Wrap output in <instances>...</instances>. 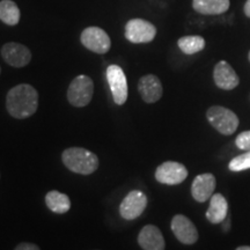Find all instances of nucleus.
I'll list each match as a JSON object with an SVG mask.
<instances>
[{
    "label": "nucleus",
    "instance_id": "1",
    "mask_svg": "<svg viewBox=\"0 0 250 250\" xmlns=\"http://www.w3.org/2000/svg\"><path fill=\"white\" fill-rule=\"evenodd\" d=\"M6 108L8 114L17 120L33 116L39 108V93L28 83L15 86L6 96Z\"/></svg>",
    "mask_w": 250,
    "mask_h": 250
},
{
    "label": "nucleus",
    "instance_id": "2",
    "mask_svg": "<svg viewBox=\"0 0 250 250\" xmlns=\"http://www.w3.org/2000/svg\"><path fill=\"white\" fill-rule=\"evenodd\" d=\"M62 160L67 169L80 175L93 174L100 165L98 155L83 147L66 148L62 152Z\"/></svg>",
    "mask_w": 250,
    "mask_h": 250
},
{
    "label": "nucleus",
    "instance_id": "3",
    "mask_svg": "<svg viewBox=\"0 0 250 250\" xmlns=\"http://www.w3.org/2000/svg\"><path fill=\"white\" fill-rule=\"evenodd\" d=\"M206 117L212 126L225 136L234 133L239 126V118L235 112L220 105H213L208 109Z\"/></svg>",
    "mask_w": 250,
    "mask_h": 250
},
{
    "label": "nucleus",
    "instance_id": "4",
    "mask_svg": "<svg viewBox=\"0 0 250 250\" xmlns=\"http://www.w3.org/2000/svg\"><path fill=\"white\" fill-rule=\"evenodd\" d=\"M94 83L88 76H78L70 83L67 89V100L72 105L78 108L86 107L92 101Z\"/></svg>",
    "mask_w": 250,
    "mask_h": 250
},
{
    "label": "nucleus",
    "instance_id": "5",
    "mask_svg": "<svg viewBox=\"0 0 250 250\" xmlns=\"http://www.w3.org/2000/svg\"><path fill=\"white\" fill-rule=\"evenodd\" d=\"M81 43L86 49L99 55H104L110 50V37L102 28L88 27L81 33Z\"/></svg>",
    "mask_w": 250,
    "mask_h": 250
},
{
    "label": "nucleus",
    "instance_id": "6",
    "mask_svg": "<svg viewBox=\"0 0 250 250\" xmlns=\"http://www.w3.org/2000/svg\"><path fill=\"white\" fill-rule=\"evenodd\" d=\"M156 28L143 19H132L125 26V37L131 43H149L154 40Z\"/></svg>",
    "mask_w": 250,
    "mask_h": 250
},
{
    "label": "nucleus",
    "instance_id": "7",
    "mask_svg": "<svg viewBox=\"0 0 250 250\" xmlns=\"http://www.w3.org/2000/svg\"><path fill=\"white\" fill-rule=\"evenodd\" d=\"M188 177L186 166L176 161H166L155 170V179L158 182L167 186H176L182 183Z\"/></svg>",
    "mask_w": 250,
    "mask_h": 250
},
{
    "label": "nucleus",
    "instance_id": "8",
    "mask_svg": "<svg viewBox=\"0 0 250 250\" xmlns=\"http://www.w3.org/2000/svg\"><path fill=\"white\" fill-rule=\"evenodd\" d=\"M107 80L115 103L118 105L124 104L127 100V81L123 68L118 65L108 66Z\"/></svg>",
    "mask_w": 250,
    "mask_h": 250
},
{
    "label": "nucleus",
    "instance_id": "9",
    "mask_svg": "<svg viewBox=\"0 0 250 250\" xmlns=\"http://www.w3.org/2000/svg\"><path fill=\"white\" fill-rule=\"evenodd\" d=\"M146 206H147V197L145 196V193L139 190H132L121 203L120 213L122 218L126 220H134L143 214Z\"/></svg>",
    "mask_w": 250,
    "mask_h": 250
},
{
    "label": "nucleus",
    "instance_id": "10",
    "mask_svg": "<svg viewBox=\"0 0 250 250\" xmlns=\"http://www.w3.org/2000/svg\"><path fill=\"white\" fill-rule=\"evenodd\" d=\"M171 230L183 245H193L198 240V230L191 220L183 214H176L171 220Z\"/></svg>",
    "mask_w": 250,
    "mask_h": 250
},
{
    "label": "nucleus",
    "instance_id": "11",
    "mask_svg": "<svg viewBox=\"0 0 250 250\" xmlns=\"http://www.w3.org/2000/svg\"><path fill=\"white\" fill-rule=\"evenodd\" d=\"M1 56L8 65L13 67H24L31 61L30 50L20 43H6L1 48Z\"/></svg>",
    "mask_w": 250,
    "mask_h": 250
},
{
    "label": "nucleus",
    "instance_id": "12",
    "mask_svg": "<svg viewBox=\"0 0 250 250\" xmlns=\"http://www.w3.org/2000/svg\"><path fill=\"white\" fill-rule=\"evenodd\" d=\"M215 184V177L213 174L206 173L196 176L191 186V195L193 199L198 203H204L211 198L213 195Z\"/></svg>",
    "mask_w": 250,
    "mask_h": 250
},
{
    "label": "nucleus",
    "instance_id": "13",
    "mask_svg": "<svg viewBox=\"0 0 250 250\" xmlns=\"http://www.w3.org/2000/svg\"><path fill=\"white\" fill-rule=\"evenodd\" d=\"M138 90L142 99L146 103L159 101L164 93L161 81L154 74H147L140 78L138 81Z\"/></svg>",
    "mask_w": 250,
    "mask_h": 250
},
{
    "label": "nucleus",
    "instance_id": "14",
    "mask_svg": "<svg viewBox=\"0 0 250 250\" xmlns=\"http://www.w3.org/2000/svg\"><path fill=\"white\" fill-rule=\"evenodd\" d=\"M213 79L215 85L219 88L225 90L234 89L240 83V79L237 77L236 72L234 68L228 64L227 62L221 61L215 65L213 71Z\"/></svg>",
    "mask_w": 250,
    "mask_h": 250
},
{
    "label": "nucleus",
    "instance_id": "15",
    "mask_svg": "<svg viewBox=\"0 0 250 250\" xmlns=\"http://www.w3.org/2000/svg\"><path fill=\"white\" fill-rule=\"evenodd\" d=\"M138 245L143 250H165L166 243L161 230L154 225H146L138 235Z\"/></svg>",
    "mask_w": 250,
    "mask_h": 250
},
{
    "label": "nucleus",
    "instance_id": "16",
    "mask_svg": "<svg viewBox=\"0 0 250 250\" xmlns=\"http://www.w3.org/2000/svg\"><path fill=\"white\" fill-rule=\"evenodd\" d=\"M228 213V203L221 193H213L210 198V206L206 211V219L211 224H221Z\"/></svg>",
    "mask_w": 250,
    "mask_h": 250
},
{
    "label": "nucleus",
    "instance_id": "17",
    "mask_svg": "<svg viewBox=\"0 0 250 250\" xmlns=\"http://www.w3.org/2000/svg\"><path fill=\"white\" fill-rule=\"evenodd\" d=\"M229 0H192V7L203 15H220L229 8Z\"/></svg>",
    "mask_w": 250,
    "mask_h": 250
},
{
    "label": "nucleus",
    "instance_id": "18",
    "mask_svg": "<svg viewBox=\"0 0 250 250\" xmlns=\"http://www.w3.org/2000/svg\"><path fill=\"white\" fill-rule=\"evenodd\" d=\"M45 204L50 211L57 214H64L71 208V201L67 195L52 190L45 196Z\"/></svg>",
    "mask_w": 250,
    "mask_h": 250
},
{
    "label": "nucleus",
    "instance_id": "19",
    "mask_svg": "<svg viewBox=\"0 0 250 250\" xmlns=\"http://www.w3.org/2000/svg\"><path fill=\"white\" fill-rule=\"evenodd\" d=\"M0 20L8 26H15L20 21V9L12 0L0 1Z\"/></svg>",
    "mask_w": 250,
    "mask_h": 250
},
{
    "label": "nucleus",
    "instance_id": "20",
    "mask_svg": "<svg viewBox=\"0 0 250 250\" xmlns=\"http://www.w3.org/2000/svg\"><path fill=\"white\" fill-rule=\"evenodd\" d=\"M181 51L186 55H195L205 48V40L202 36H183L177 42Z\"/></svg>",
    "mask_w": 250,
    "mask_h": 250
},
{
    "label": "nucleus",
    "instance_id": "21",
    "mask_svg": "<svg viewBox=\"0 0 250 250\" xmlns=\"http://www.w3.org/2000/svg\"><path fill=\"white\" fill-rule=\"evenodd\" d=\"M229 169L232 171H242L250 168V151H247L243 154L235 156L233 160H230L228 165Z\"/></svg>",
    "mask_w": 250,
    "mask_h": 250
},
{
    "label": "nucleus",
    "instance_id": "22",
    "mask_svg": "<svg viewBox=\"0 0 250 250\" xmlns=\"http://www.w3.org/2000/svg\"><path fill=\"white\" fill-rule=\"evenodd\" d=\"M236 146L243 151H250V131H243L236 137Z\"/></svg>",
    "mask_w": 250,
    "mask_h": 250
},
{
    "label": "nucleus",
    "instance_id": "23",
    "mask_svg": "<svg viewBox=\"0 0 250 250\" xmlns=\"http://www.w3.org/2000/svg\"><path fill=\"white\" fill-rule=\"evenodd\" d=\"M14 250H41L40 247L35 245V243H30V242H22L20 245H18L15 247Z\"/></svg>",
    "mask_w": 250,
    "mask_h": 250
},
{
    "label": "nucleus",
    "instance_id": "24",
    "mask_svg": "<svg viewBox=\"0 0 250 250\" xmlns=\"http://www.w3.org/2000/svg\"><path fill=\"white\" fill-rule=\"evenodd\" d=\"M221 224H224L223 227H224L225 232H228V230H229V228H230V218L226 217V219H225V220Z\"/></svg>",
    "mask_w": 250,
    "mask_h": 250
},
{
    "label": "nucleus",
    "instance_id": "25",
    "mask_svg": "<svg viewBox=\"0 0 250 250\" xmlns=\"http://www.w3.org/2000/svg\"><path fill=\"white\" fill-rule=\"evenodd\" d=\"M243 11H245V14L247 15L250 19V0H247L246 4H245V8H243Z\"/></svg>",
    "mask_w": 250,
    "mask_h": 250
},
{
    "label": "nucleus",
    "instance_id": "26",
    "mask_svg": "<svg viewBox=\"0 0 250 250\" xmlns=\"http://www.w3.org/2000/svg\"><path fill=\"white\" fill-rule=\"evenodd\" d=\"M236 250H250V246H242V247H239Z\"/></svg>",
    "mask_w": 250,
    "mask_h": 250
},
{
    "label": "nucleus",
    "instance_id": "27",
    "mask_svg": "<svg viewBox=\"0 0 250 250\" xmlns=\"http://www.w3.org/2000/svg\"><path fill=\"white\" fill-rule=\"evenodd\" d=\"M248 58H249V62H250V51H249V55H248Z\"/></svg>",
    "mask_w": 250,
    "mask_h": 250
}]
</instances>
